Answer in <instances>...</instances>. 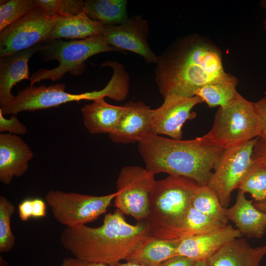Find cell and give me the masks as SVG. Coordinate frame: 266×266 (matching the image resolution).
<instances>
[{
	"mask_svg": "<svg viewBox=\"0 0 266 266\" xmlns=\"http://www.w3.org/2000/svg\"><path fill=\"white\" fill-rule=\"evenodd\" d=\"M226 217L233 223L237 229L248 237L261 238L266 233V213L246 199L245 193L238 190L233 206L227 208Z\"/></svg>",
	"mask_w": 266,
	"mask_h": 266,
	"instance_id": "obj_17",
	"label": "cell"
},
{
	"mask_svg": "<svg viewBox=\"0 0 266 266\" xmlns=\"http://www.w3.org/2000/svg\"><path fill=\"white\" fill-rule=\"evenodd\" d=\"M236 78L232 75L228 77L207 84L195 93V96L200 97L209 107H223L239 94L236 90Z\"/></svg>",
	"mask_w": 266,
	"mask_h": 266,
	"instance_id": "obj_24",
	"label": "cell"
},
{
	"mask_svg": "<svg viewBox=\"0 0 266 266\" xmlns=\"http://www.w3.org/2000/svg\"><path fill=\"white\" fill-rule=\"evenodd\" d=\"M260 124L254 105L238 94L227 105L219 107L213 125L204 136L225 149L260 136Z\"/></svg>",
	"mask_w": 266,
	"mask_h": 266,
	"instance_id": "obj_6",
	"label": "cell"
},
{
	"mask_svg": "<svg viewBox=\"0 0 266 266\" xmlns=\"http://www.w3.org/2000/svg\"><path fill=\"white\" fill-rule=\"evenodd\" d=\"M105 26L90 18L84 10L75 15L56 16L52 30L45 42L62 38L80 40L101 36Z\"/></svg>",
	"mask_w": 266,
	"mask_h": 266,
	"instance_id": "obj_19",
	"label": "cell"
},
{
	"mask_svg": "<svg viewBox=\"0 0 266 266\" xmlns=\"http://www.w3.org/2000/svg\"><path fill=\"white\" fill-rule=\"evenodd\" d=\"M156 64V82L164 99L194 97L203 86L231 75L224 70L219 49L197 35L175 41L158 56Z\"/></svg>",
	"mask_w": 266,
	"mask_h": 266,
	"instance_id": "obj_1",
	"label": "cell"
},
{
	"mask_svg": "<svg viewBox=\"0 0 266 266\" xmlns=\"http://www.w3.org/2000/svg\"><path fill=\"white\" fill-rule=\"evenodd\" d=\"M108 266H143L138 264L126 262V263H121L120 262L116 263L113 264L108 265Z\"/></svg>",
	"mask_w": 266,
	"mask_h": 266,
	"instance_id": "obj_37",
	"label": "cell"
},
{
	"mask_svg": "<svg viewBox=\"0 0 266 266\" xmlns=\"http://www.w3.org/2000/svg\"><path fill=\"white\" fill-rule=\"evenodd\" d=\"M227 225L207 217L191 205L182 221L168 240L181 241L187 238L217 230Z\"/></svg>",
	"mask_w": 266,
	"mask_h": 266,
	"instance_id": "obj_23",
	"label": "cell"
},
{
	"mask_svg": "<svg viewBox=\"0 0 266 266\" xmlns=\"http://www.w3.org/2000/svg\"><path fill=\"white\" fill-rule=\"evenodd\" d=\"M180 241L147 235L140 240L125 260L143 266H157L177 255V251Z\"/></svg>",
	"mask_w": 266,
	"mask_h": 266,
	"instance_id": "obj_20",
	"label": "cell"
},
{
	"mask_svg": "<svg viewBox=\"0 0 266 266\" xmlns=\"http://www.w3.org/2000/svg\"><path fill=\"white\" fill-rule=\"evenodd\" d=\"M199 185L186 177L169 175L155 181L148 215L143 221L150 235L168 240L191 206Z\"/></svg>",
	"mask_w": 266,
	"mask_h": 266,
	"instance_id": "obj_4",
	"label": "cell"
},
{
	"mask_svg": "<svg viewBox=\"0 0 266 266\" xmlns=\"http://www.w3.org/2000/svg\"><path fill=\"white\" fill-rule=\"evenodd\" d=\"M60 266H108V265L84 261L75 257H70L64 259Z\"/></svg>",
	"mask_w": 266,
	"mask_h": 266,
	"instance_id": "obj_35",
	"label": "cell"
},
{
	"mask_svg": "<svg viewBox=\"0 0 266 266\" xmlns=\"http://www.w3.org/2000/svg\"><path fill=\"white\" fill-rule=\"evenodd\" d=\"M38 5L54 16H68L79 14L84 10L82 0H37Z\"/></svg>",
	"mask_w": 266,
	"mask_h": 266,
	"instance_id": "obj_29",
	"label": "cell"
},
{
	"mask_svg": "<svg viewBox=\"0 0 266 266\" xmlns=\"http://www.w3.org/2000/svg\"><path fill=\"white\" fill-rule=\"evenodd\" d=\"M195 261L181 255L174 256L157 266H194Z\"/></svg>",
	"mask_w": 266,
	"mask_h": 266,
	"instance_id": "obj_33",
	"label": "cell"
},
{
	"mask_svg": "<svg viewBox=\"0 0 266 266\" xmlns=\"http://www.w3.org/2000/svg\"><path fill=\"white\" fill-rule=\"evenodd\" d=\"M253 160L266 166V139L258 137L255 144ZM256 208L266 213V200L254 204Z\"/></svg>",
	"mask_w": 266,
	"mask_h": 266,
	"instance_id": "obj_31",
	"label": "cell"
},
{
	"mask_svg": "<svg viewBox=\"0 0 266 266\" xmlns=\"http://www.w3.org/2000/svg\"><path fill=\"white\" fill-rule=\"evenodd\" d=\"M116 51H121L109 45L102 35L67 41L58 39L42 45L38 52L41 59L44 62L57 60L59 64L55 68H41L33 73L29 79L30 86L43 80H59L67 73L80 75L86 68L88 59L100 53Z\"/></svg>",
	"mask_w": 266,
	"mask_h": 266,
	"instance_id": "obj_5",
	"label": "cell"
},
{
	"mask_svg": "<svg viewBox=\"0 0 266 266\" xmlns=\"http://www.w3.org/2000/svg\"><path fill=\"white\" fill-rule=\"evenodd\" d=\"M116 192L96 196L61 191H49L45 196L55 219L66 227L75 228L93 221L104 213Z\"/></svg>",
	"mask_w": 266,
	"mask_h": 266,
	"instance_id": "obj_7",
	"label": "cell"
},
{
	"mask_svg": "<svg viewBox=\"0 0 266 266\" xmlns=\"http://www.w3.org/2000/svg\"><path fill=\"white\" fill-rule=\"evenodd\" d=\"M38 5L37 0H0V32Z\"/></svg>",
	"mask_w": 266,
	"mask_h": 266,
	"instance_id": "obj_27",
	"label": "cell"
},
{
	"mask_svg": "<svg viewBox=\"0 0 266 266\" xmlns=\"http://www.w3.org/2000/svg\"><path fill=\"white\" fill-rule=\"evenodd\" d=\"M261 6L266 11V0L261 1ZM264 28L266 30V17L264 20Z\"/></svg>",
	"mask_w": 266,
	"mask_h": 266,
	"instance_id": "obj_38",
	"label": "cell"
},
{
	"mask_svg": "<svg viewBox=\"0 0 266 266\" xmlns=\"http://www.w3.org/2000/svg\"><path fill=\"white\" fill-rule=\"evenodd\" d=\"M33 153L19 136L0 133V181L8 185L14 177L24 174Z\"/></svg>",
	"mask_w": 266,
	"mask_h": 266,
	"instance_id": "obj_14",
	"label": "cell"
},
{
	"mask_svg": "<svg viewBox=\"0 0 266 266\" xmlns=\"http://www.w3.org/2000/svg\"><path fill=\"white\" fill-rule=\"evenodd\" d=\"M155 181V175L145 167H122L116 181L114 206L137 222L143 221L149 213L150 196Z\"/></svg>",
	"mask_w": 266,
	"mask_h": 266,
	"instance_id": "obj_9",
	"label": "cell"
},
{
	"mask_svg": "<svg viewBox=\"0 0 266 266\" xmlns=\"http://www.w3.org/2000/svg\"><path fill=\"white\" fill-rule=\"evenodd\" d=\"M257 138L224 149L215 164L207 185L215 191L225 208L229 205L231 193L238 188L253 163Z\"/></svg>",
	"mask_w": 266,
	"mask_h": 266,
	"instance_id": "obj_8",
	"label": "cell"
},
{
	"mask_svg": "<svg viewBox=\"0 0 266 266\" xmlns=\"http://www.w3.org/2000/svg\"><path fill=\"white\" fill-rule=\"evenodd\" d=\"M15 206L4 196L0 197V252L8 253L14 247L15 236L11 228V219Z\"/></svg>",
	"mask_w": 266,
	"mask_h": 266,
	"instance_id": "obj_28",
	"label": "cell"
},
{
	"mask_svg": "<svg viewBox=\"0 0 266 266\" xmlns=\"http://www.w3.org/2000/svg\"><path fill=\"white\" fill-rule=\"evenodd\" d=\"M25 125L21 123L18 118L13 115L10 118H5L0 110V132L9 133L16 135L25 134L27 132Z\"/></svg>",
	"mask_w": 266,
	"mask_h": 266,
	"instance_id": "obj_30",
	"label": "cell"
},
{
	"mask_svg": "<svg viewBox=\"0 0 266 266\" xmlns=\"http://www.w3.org/2000/svg\"><path fill=\"white\" fill-rule=\"evenodd\" d=\"M238 189L257 202L266 200V166L253 160Z\"/></svg>",
	"mask_w": 266,
	"mask_h": 266,
	"instance_id": "obj_26",
	"label": "cell"
},
{
	"mask_svg": "<svg viewBox=\"0 0 266 266\" xmlns=\"http://www.w3.org/2000/svg\"><path fill=\"white\" fill-rule=\"evenodd\" d=\"M147 235L144 221L132 225L117 209L106 214L99 227H66L60 241L64 249L74 257L109 265L125 260L140 240Z\"/></svg>",
	"mask_w": 266,
	"mask_h": 266,
	"instance_id": "obj_3",
	"label": "cell"
},
{
	"mask_svg": "<svg viewBox=\"0 0 266 266\" xmlns=\"http://www.w3.org/2000/svg\"><path fill=\"white\" fill-rule=\"evenodd\" d=\"M260 124V137L266 139V97L254 102Z\"/></svg>",
	"mask_w": 266,
	"mask_h": 266,
	"instance_id": "obj_32",
	"label": "cell"
},
{
	"mask_svg": "<svg viewBox=\"0 0 266 266\" xmlns=\"http://www.w3.org/2000/svg\"><path fill=\"white\" fill-rule=\"evenodd\" d=\"M223 150L204 135L182 140L150 133L138 142V153L150 172L186 177L200 186L207 185Z\"/></svg>",
	"mask_w": 266,
	"mask_h": 266,
	"instance_id": "obj_2",
	"label": "cell"
},
{
	"mask_svg": "<svg viewBox=\"0 0 266 266\" xmlns=\"http://www.w3.org/2000/svg\"><path fill=\"white\" fill-rule=\"evenodd\" d=\"M124 110V106L109 104L103 98L81 109L84 126L90 133L108 134L115 130Z\"/></svg>",
	"mask_w": 266,
	"mask_h": 266,
	"instance_id": "obj_21",
	"label": "cell"
},
{
	"mask_svg": "<svg viewBox=\"0 0 266 266\" xmlns=\"http://www.w3.org/2000/svg\"><path fill=\"white\" fill-rule=\"evenodd\" d=\"M194 266H208L207 261H197L195 262Z\"/></svg>",
	"mask_w": 266,
	"mask_h": 266,
	"instance_id": "obj_39",
	"label": "cell"
},
{
	"mask_svg": "<svg viewBox=\"0 0 266 266\" xmlns=\"http://www.w3.org/2000/svg\"><path fill=\"white\" fill-rule=\"evenodd\" d=\"M18 214L20 220L27 221L33 217V199H26L18 205Z\"/></svg>",
	"mask_w": 266,
	"mask_h": 266,
	"instance_id": "obj_34",
	"label": "cell"
},
{
	"mask_svg": "<svg viewBox=\"0 0 266 266\" xmlns=\"http://www.w3.org/2000/svg\"><path fill=\"white\" fill-rule=\"evenodd\" d=\"M202 102V100L197 96L185 98L171 95L164 98L162 104L153 109L151 133L181 139L183 126L187 121L196 117V113L192 109Z\"/></svg>",
	"mask_w": 266,
	"mask_h": 266,
	"instance_id": "obj_11",
	"label": "cell"
},
{
	"mask_svg": "<svg viewBox=\"0 0 266 266\" xmlns=\"http://www.w3.org/2000/svg\"><path fill=\"white\" fill-rule=\"evenodd\" d=\"M124 110L110 139L114 143L130 144L138 142L150 131L153 109L142 101H130Z\"/></svg>",
	"mask_w": 266,
	"mask_h": 266,
	"instance_id": "obj_13",
	"label": "cell"
},
{
	"mask_svg": "<svg viewBox=\"0 0 266 266\" xmlns=\"http://www.w3.org/2000/svg\"><path fill=\"white\" fill-rule=\"evenodd\" d=\"M148 34V23L139 15L129 18L119 25H106L102 36L109 45L121 51L132 52L143 57L147 63L156 64L158 56L149 46Z\"/></svg>",
	"mask_w": 266,
	"mask_h": 266,
	"instance_id": "obj_12",
	"label": "cell"
},
{
	"mask_svg": "<svg viewBox=\"0 0 266 266\" xmlns=\"http://www.w3.org/2000/svg\"><path fill=\"white\" fill-rule=\"evenodd\" d=\"M42 44L10 55L0 57V109L9 105L15 96L11 93L13 87L24 79H29L28 62L38 52Z\"/></svg>",
	"mask_w": 266,
	"mask_h": 266,
	"instance_id": "obj_16",
	"label": "cell"
},
{
	"mask_svg": "<svg viewBox=\"0 0 266 266\" xmlns=\"http://www.w3.org/2000/svg\"><path fill=\"white\" fill-rule=\"evenodd\" d=\"M266 255V244L252 247L238 238L221 247L207 260L208 266H260Z\"/></svg>",
	"mask_w": 266,
	"mask_h": 266,
	"instance_id": "obj_18",
	"label": "cell"
},
{
	"mask_svg": "<svg viewBox=\"0 0 266 266\" xmlns=\"http://www.w3.org/2000/svg\"><path fill=\"white\" fill-rule=\"evenodd\" d=\"M125 0H86L84 11L93 20L108 26H116L129 18Z\"/></svg>",
	"mask_w": 266,
	"mask_h": 266,
	"instance_id": "obj_22",
	"label": "cell"
},
{
	"mask_svg": "<svg viewBox=\"0 0 266 266\" xmlns=\"http://www.w3.org/2000/svg\"><path fill=\"white\" fill-rule=\"evenodd\" d=\"M45 202L39 198L33 199V218H40L46 215Z\"/></svg>",
	"mask_w": 266,
	"mask_h": 266,
	"instance_id": "obj_36",
	"label": "cell"
},
{
	"mask_svg": "<svg viewBox=\"0 0 266 266\" xmlns=\"http://www.w3.org/2000/svg\"><path fill=\"white\" fill-rule=\"evenodd\" d=\"M191 205L207 217L228 225L227 208L222 205L215 191L208 185L198 186L193 194Z\"/></svg>",
	"mask_w": 266,
	"mask_h": 266,
	"instance_id": "obj_25",
	"label": "cell"
},
{
	"mask_svg": "<svg viewBox=\"0 0 266 266\" xmlns=\"http://www.w3.org/2000/svg\"><path fill=\"white\" fill-rule=\"evenodd\" d=\"M56 17L38 5L0 32V57L45 42L52 30Z\"/></svg>",
	"mask_w": 266,
	"mask_h": 266,
	"instance_id": "obj_10",
	"label": "cell"
},
{
	"mask_svg": "<svg viewBox=\"0 0 266 266\" xmlns=\"http://www.w3.org/2000/svg\"><path fill=\"white\" fill-rule=\"evenodd\" d=\"M241 236L237 229L227 225L217 230L182 240L177 255L195 262L206 261L223 246Z\"/></svg>",
	"mask_w": 266,
	"mask_h": 266,
	"instance_id": "obj_15",
	"label": "cell"
}]
</instances>
